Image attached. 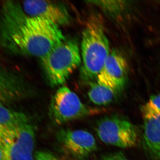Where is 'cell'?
I'll use <instances>...</instances> for the list:
<instances>
[{
    "label": "cell",
    "instance_id": "cell-16",
    "mask_svg": "<svg viewBox=\"0 0 160 160\" xmlns=\"http://www.w3.org/2000/svg\"><path fill=\"white\" fill-rule=\"evenodd\" d=\"M33 160H63L53 154L46 151H37L34 152Z\"/></svg>",
    "mask_w": 160,
    "mask_h": 160
},
{
    "label": "cell",
    "instance_id": "cell-12",
    "mask_svg": "<svg viewBox=\"0 0 160 160\" xmlns=\"http://www.w3.org/2000/svg\"><path fill=\"white\" fill-rule=\"evenodd\" d=\"M144 122V146L151 156L160 160V115Z\"/></svg>",
    "mask_w": 160,
    "mask_h": 160
},
{
    "label": "cell",
    "instance_id": "cell-10",
    "mask_svg": "<svg viewBox=\"0 0 160 160\" xmlns=\"http://www.w3.org/2000/svg\"><path fill=\"white\" fill-rule=\"evenodd\" d=\"M27 88L17 75L0 66V104L6 105L25 96Z\"/></svg>",
    "mask_w": 160,
    "mask_h": 160
},
{
    "label": "cell",
    "instance_id": "cell-1",
    "mask_svg": "<svg viewBox=\"0 0 160 160\" xmlns=\"http://www.w3.org/2000/svg\"><path fill=\"white\" fill-rule=\"evenodd\" d=\"M66 38L59 26L25 13L19 4L7 1L0 11V43L13 53L42 58Z\"/></svg>",
    "mask_w": 160,
    "mask_h": 160
},
{
    "label": "cell",
    "instance_id": "cell-15",
    "mask_svg": "<svg viewBox=\"0 0 160 160\" xmlns=\"http://www.w3.org/2000/svg\"><path fill=\"white\" fill-rule=\"evenodd\" d=\"M141 110L144 121L160 115V93L151 97Z\"/></svg>",
    "mask_w": 160,
    "mask_h": 160
},
{
    "label": "cell",
    "instance_id": "cell-9",
    "mask_svg": "<svg viewBox=\"0 0 160 160\" xmlns=\"http://www.w3.org/2000/svg\"><path fill=\"white\" fill-rule=\"evenodd\" d=\"M21 6L29 16L46 20L59 27L68 25L71 21L68 10L62 4L47 1H26Z\"/></svg>",
    "mask_w": 160,
    "mask_h": 160
},
{
    "label": "cell",
    "instance_id": "cell-6",
    "mask_svg": "<svg viewBox=\"0 0 160 160\" xmlns=\"http://www.w3.org/2000/svg\"><path fill=\"white\" fill-rule=\"evenodd\" d=\"M35 131L27 122L16 128L2 142L3 160H33Z\"/></svg>",
    "mask_w": 160,
    "mask_h": 160
},
{
    "label": "cell",
    "instance_id": "cell-18",
    "mask_svg": "<svg viewBox=\"0 0 160 160\" xmlns=\"http://www.w3.org/2000/svg\"><path fill=\"white\" fill-rule=\"evenodd\" d=\"M0 160H3V143L1 142H0Z\"/></svg>",
    "mask_w": 160,
    "mask_h": 160
},
{
    "label": "cell",
    "instance_id": "cell-13",
    "mask_svg": "<svg viewBox=\"0 0 160 160\" xmlns=\"http://www.w3.org/2000/svg\"><path fill=\"white\" fill-rule=\"evenodd\" d=\"M118 93L110 87L97 82L91 83L88 95L95 105L105 106L112 102Z\"/></svg>",
    "mask_w": 160,
    "mask_h": 160
},
{
    "label": "cell",
    "instance_id": "cell-14",
    "mask_svg": "<svg viewBox=\"0 0 160 160\" xmlns=\"http://www.w3.org/2000/svg\"><path fill=\"white\" fill-rule=\"evenodd\" d=\"M90 2L99 6L107 13L113 16L122 14L129 6V4L126 3V1H100Z\"/></svg>",
    "mask_w": 160,
    "mask_h": 160
},
{
    "label": "cell",
    "instance_id": "cell-17",
    "mask_svg": "<svg viewBox=\"0 0 160 160\" xmlns=\"http://www.w3.org/2000/svg\"><path fill=\"white\" fill-rule=\"evenodd\" d=\"M101 160H129L122 152L107 155L103 157Z\"/></svg>",
    "mask_w": 160,
    "mask_h": 160
},
{
    "label": "cell",
    "instance_id": "cell-4",
    "mask_svg": "<svg viewBox=\"0 0 160 160\" xmlns=\"http://www.w3.org/2000/svg\"><path fill=\"white\" fill-rule=\"evenodd\" d=\"M49 110L51 118L58 125L98 114L101 111L83 104L77 95L66 86L56 92Z\"/></svg>",
    "mask_w": 160,
    "mask_h": 160
},
{
    "label": "cell",
    "instance_id": "cell-7",
    "mask_svg": "<svg viewBox=\"0 0 160 160\" xmlns=\"http://www.w3.org/2000/svg\"><path fill=\"white\" fill-rule=\"evenodd\" d=\"M57 137L62 148L78 160L85 159L97 149L94 137L86 130L62 129Z\"/></svg>",
    "mask_w": 160,
    "mask_h": 160
},
{
    "label": "cell",
    "instance_id": "cell-11",
    "mask_svg": "<svg viewBox=\"0 0 160 160\" xmlns=\"http://www.w3.org/2000/svg\"><path fill=\"white\" fill-rule=\"evenodd\" d=\"M29 121L23 112L0 104V142H3L15 129Z\"/></svg>",
    "mask_w": 160,
    "mask_h": 160
},
{
    "label": "cell",
    "instance_id": "cell-2",
    "mask_svg": "<svg viewBox=\"0 0 160 160\" xmlns=\"http://www.w3.org/2000/svg\"><path fill=\"white\" fill-rule=\"evenodd\" d=\"M82 74L87 80L97 78L110 53L109 42L99 18L88 19L82 35Z\"/></svg>",
    "mask_w": 160,
    "mask_h": 160
},
{
    "label": "cell",
    "instance_id": "cell-3",
    "mask_svg": "<svg viewBox=\"0 0 160 160\" xmlns=\"http://www.w3.org/2000/svg\"><path fill=\"white\" fill-rule=\"evenodd\" d=\"M41 59L48 81L53 86L66 82L82 62L77 42L66 38Z\"/></svg>",
    "mask_w": 160,
    "mask_h": 160
},
{
    "label": "cell",
    "instance_id": "cell-5",
    "mask_svg": "<svg viewBox=\"0 0 160 160\" xmlns=\"http://www.w3.org/2000/svg\"><path fill=\"white\" fill-rule=\"evenodd\" d=\"M96 129L100 140L112 146L130 148L135 146L138 140L136 126L128 120L118 116L101 119Z\"/></svg>",
    "mask_w": 160,
    "mask_h": 160
},
{
    "label": "cell",
    "instance_id": "cell-8",
    "mask_svg": "<svg viewBox=\"0 0 160 160\" xmlns=\"http://www.w3.org/2000/svg\"><path fill=\"white\" fill-rule=\"evenodd\" d=\"M97 78L98 83L118 93L124 89L128 79V64L121 52L114 49L110 51Z\"/></svg>",
    "mask_w": 160,
    "mask_h": 160
}]
</instances>
